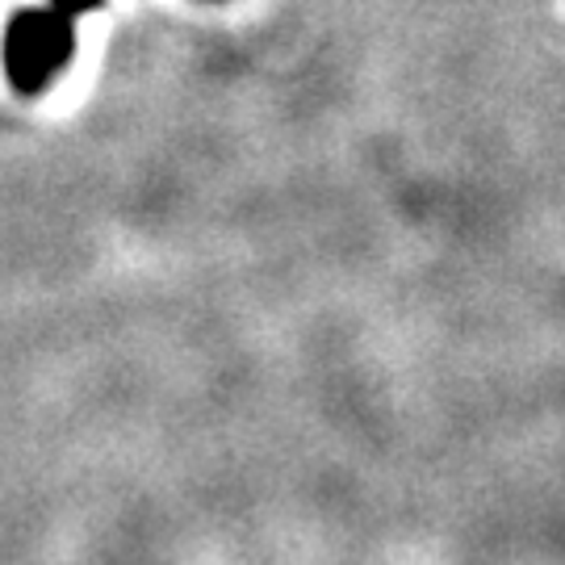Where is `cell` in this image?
<instances>
[{"label": "cell", "mask_w": 565, "mask_h": 565, "mask_svg": "<svg viewBox=\"0 0 565 565\" xmlns=\"http://www.w3.org/2000/svg\"><path fill=\"white\" fill-rule=\"evenodd\" d=\"M76 51V30L72 18L55 13L51 4L42 9H25L9 21L4 42H0V55H4V72L9 84L18 93H42L60 81V72L67 67Z\"/></svg>", "instance_id": "obj_1"}, {"label": "cell", "mask_w": 565, "mask_h": 565, "mask_svg": "<svg viewBox=\"0 0 565 565\" xmlns=\"http://www.w3.org/2000/svg\"><path fill=\"white\" fill-rule=\"evenodd\" d=\"M51 9L76 21V18H84V13H97V9H102V0H51Z\"/></svg>", "instance_id": "obj_2"}]
</instances>
